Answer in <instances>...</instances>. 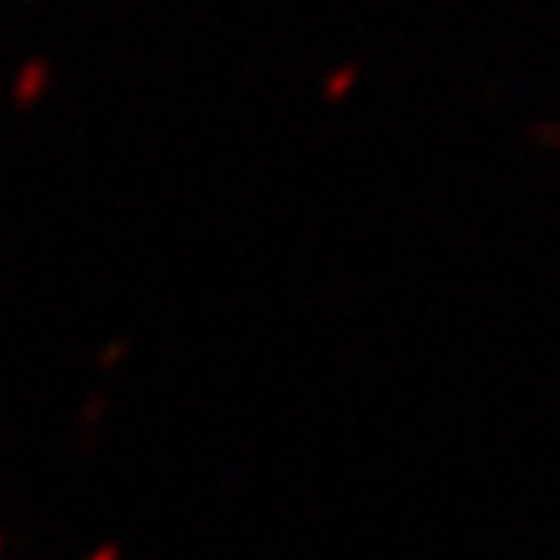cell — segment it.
<instances>
[{
	"instance_id": "obj_1",
	"label": "cell",
	"mask_w": 560,
	"mask_h": 560,
	"mask_svg": "<svg viewBox=\"0 0 560 560\" xmlns=\"http://www.w3.org/2000/svg\"><path fill=\"white\" fill-rule=\"evenodd\" d=\"M44 82H47V66L44 63H27L24 74H20V82H16V101H20V106L36 101L39 94H44Z\"/></svg>"
},
{
	"instance_id": "obj_3",
	"label": "cell",
	"mask_w": 560,
	"mask_h": 560,
	"mask_svg": "<svg viewBox=\"0 0 560 560\" xmlns=\"http://www.w3.org/2000/svg\"><path fill=\"white\" fill-rule=\"evenodd\" d=\"M90 560H118V545H109V549H101V552H94Z\"/></svg>"
},
{
	"instance_id": "obj_2",
	"label": "cell",
	"mask_w": 560,
	"mask_h": 560,
	"mask_svg": "<svg viewBox=\"0 0 560 560\" xmlns=\"http://www.w3.org/2000/svg\"><path fill=\"white\" fill-rule=\"evenodd\" d=\"M354 78H358V66H354V63L339 66V71H334L331 78H327V101H343L346 94H351Z\"/></svg>"
}]
</instances>
